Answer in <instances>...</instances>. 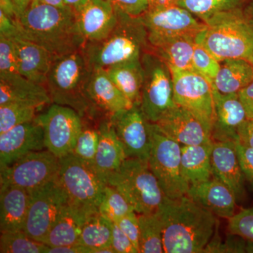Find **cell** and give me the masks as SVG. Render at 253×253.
I'll return each mask as SVG.
<instances>
[{"label":"cell","mask_w":253,"mask_h":253,"mask_svg":"<svg viewBox=\"0 0 253 253\" xmlns=\"http://www.w3.org/2000/svg\"><path fill=\"white\" fill-rule=\"evenodd\" d=\"M46 149L42 126L37 121L20 125L0 134V168L30 153Z\"/></svg>","instance_id":"cell-16"},{"label":"cell","mask_w":253,"mask_h":253,"mask_svg":"<svg viewBox=\"0 0 253 253\" xmlns=\"http://www.w3.org/2000/svg\"><path fill=\"white\" fill-rule=\"evenodd\" d=\"M14 22L18 35L44 47L54 59L83 49L86 42L70 6L59 7L32 0Z\"/></svg>","instance_id":"cell-2"},{"label":"cell","mask_w":253,"mask_h":253,"mask_svg":"<svg viewBox=\"0 0 253 253\" xmlns=\"http://www.w3.org/2000/svg\"><path fill=\"white\" fill-rule=\"evenodd\" d=\"M161 131L181 146L212 142V134L194 115L176 105L156 123Z\"/></svg>","instance_id":"cell-17"},{"label":"cell","mask_w":253,"mask_h":253,"mask_svg":"<svg viewBox=\"0 0 253 253\" xmlns=\"http://www.w3.org/2000/svg\"><path fill=\"white\" fill-rule=\"evenodd\" d=\"M171 73L175 104L194 115L212 134L214 120L212 85L195 71L172 70Z\"/></svg>","instance_id":"cell-11"},{"label":"cell","mask_w":253,"mask_h":253,"mask_svg":"<svg viewBox=\"0 0 253 253\" xmlns=\"http://www.w3.org/2000/svg\"><path fill=\"white\" fill-rule=\"evenodd\" d=\"M245 0H179L177 6L184 8L206 23L224 11L241 8Z\"/></svg>","instance_id":"cell-34"},{"label":"cell","mask_w":253,"mask_h":253,"mask_svg":"<svg viewBox=\"0 0 253 253\" xmlns=\"http://www.w3.org/2000/svg\"><path fill=\"white\" fill-rule=\"evenodd\" d=\"M195 45V38L181 37L164 40L151 46L150 49L159 56L171 71H195L192 64Z\"/></svg>","instance_id":"cell-29"},{"label":"cell","mask_w":253,"mask_h":253,"mask_svg":"<svg viewBox=\"0 0 253 253\" xmlns=\"http://www.w3.org/2000/svg\"><path fill=\"white\" fill-rule=\"evenodd\" d=\"M111 246L116 253H139L130 239L116 222H113Z\"/></svg>","instance_id":"cell-46"},{"label":"cell","mask_w":253,"mask_h":253,"mask_svg":"<svg viewBox=\"0 0 253 253\" xmlns=\"http://www.w3.org/2000/svg\"><path fill=\"white\" fill-rule=\"evenodd\" d=\"M206 28L196 38L219 61L249 60L253 54V31L241 8L224 11L206 23Z\"/></svg>","instance_id":"cell-5"},{"label":"cell","mask_w":253,"mask_h":253,"mask_svg":"<svg viewBox=\"0 0 253 253\" xmlns=\"http://www.w3.org/2000/svg\"><path fill=\"white\" fill-rule=\"evenodd\" d=\"M133 211L134 210L122 194L112 186H106L99 207V212L101 215L115 222Z\"/></svg>","instance_id":"cell-38"},{"label":"cell","mask_w":253,"mask_h":253,"mask_svg":"<svg viewBox=\"0 0 253 253\" xmlns=\"http://www.w3.org/2000/svg\"><path fill=\"white\" fill-rule=\"evenodd\" d=\"M194 71L206 78L211 85L221 68V62L201 43L196 42L195 45L192 60Z\"/></svg>","instance_id":"cell-39"},{"label":"cell","mask_w":253,"mask_h":253,"mask_svg":"<svg viewBox=\"0 0 253 253\" xmlns=\"http://www.w3.org/2000/svg\"><path fill=\"white\" fill-rule=\"evenodd\" d=\"M236 150L245 179L253 186V148L236 141Z\"/></svg>","instance_id":"cell-44"},{"label":"cell","mask_w":253,"mask_h":253,"mask_svg":"<svg viewBox=\"0 0 253 253\" xmlns=\"http://www.w3.org/2000/svg\"><path fill=\"white\" fill-rule=\"evenodd\" d=\"M19 73L16 48L11 38L0 35V77Z\"/></svg>","instance_id":"cell-40"},{"label":"cell","mask_w":253,"mask_h":253,"mask_svg":"<svg viewBox=\"0 0 253 253\" xmlns=\"http://www.w3.org/2000/svg\"><path fill=\"white\" fill-rule=\"evenodd\" d=\"M248 61H249L250 63H251V64H252V66H253V54L252 55V56H251V57L249 58V59L248 60Z\"/></svg>","instance_id":"cell-58"},{"label":"cell","mask_w":253,"mask_h":253,"mask_svg":"<svg viewBox=\"0 0 253 253\" xmlns=\"http://www.w3.org/2000/svg\"><path fill=\"white\" fill-rule=\"evenodd\" d=\"M237 141L253 148V119L246 120L240 126Z\"/></svg>","instance_id":"cell-48"},{"label":"cell","mask_w":253,"mask_h":253,"mask_svg":"<svg viewBox=\"0 0 253 253\" xmlns=\"http://www.w3.org/2000/svg\"><path fill=\"white\" fill-rule=\"evenodd\" d=\"M246 253H253V240H246Z\"/></svg>","instance_id":"cell-57"},{"label":"cell","mask_w":253,"mask_h":253,"mask_svg":"<svg viewBox=\"0 0 253 253\" xmlns=\"http://www.w3.org/2000/svg\"><path fill=\"white\" fill-rule=\"evenodd\" d=\"M179 0H148L149 11L165 9L176 6Z\"/></svg>","instance_id":"cell-51"},{"label":"cell","mask_w":253,"mask_h":253,"mask_svg":"<svg viewBox=\"0 0 253 253\" xmlns=\"http://www.w3.org/2000/svg\"><path fill=\"white\" fill-rule=\"evenodd\" d=\"M217 226L204 253H246V240L236 234H231L222 242L217 237Z\"/></svg>","instance_id":"cell-41"},{"label":"cell","mask_w":253,"mask_h":253,"mask_svg":"<svg viewBox=\"0 0 253 253\" xmlns=\"http://www.w3.org/2000/svg\"><path fill=\"white\" fill-rule=\"evenodd\" d=\"M116 10L117 23L109 36L101 41L86 42L82 49L92 71L141 59L143 53L151 49L141 16H131Z\"/></svg>","instance_id":"cell-3"},{"label":"cell","mask_w":253,"mask_h":253,"mask_svg":"<svg viewBox=\"0 0 253 253\" xmlns=\"http://www.w3.org/2000/svg\"><path fill=\"white\" fill-rule=\"evenodd\" d=\"M30 204L23 231L32 239L43 243L69 199L59 179L29 191Z\"/></svg>","instance_id":"cell-10"},{"label":"cell","mask_w":253,"mask_h":253,"mask_svg":"<svg viewBox=\"0 0 253 253\" xmlns=\"http://www.w3.org/2000/svg\"><path fill=\"white\" fill-rule=\"evenodd\" d=\"M38 108L31 105L9 103L0 106V134L36 119Z\"/></svg>","instance_id":"cell-37"},{"label":"cell","mask_w":253,"mask_h":253,"mask_svg":"<svg viewBox=\"0 0 253 253\" xmlns=\"http://www.w3.org/2000/svg\"><path fill=\"white\" fill-rule=\"evenodd\" d=\"M212 142L181 146V168L183 177L189 186L212 177L211 153Z\"/></svg>","instance_id":"cell-28"},{"label":"cell","mask_w":253,"mask_h":253,"mask_svg":"<svg viewBox=\"0 0 253 253\" xmlns=\"http://www.w3.org/2000/svg\"><path fill=\"white\" fill-rule=\"evenodd\" d=\"M144 71L139 107L146 121L156 123L176 106L172 73L166 63L151 49L141 56Z\"/></svg>","instance_id":"cell-8"},{"label":"cell","mask_w":253,"mask_h":253,"mask_svg":"<svg viewBox=\"0 0 253 253\" xmlns=\"http://www.w3.org/2000/svg\"><path fill=\"white\" fill-rule=\"evenodd\" d=\"M109 121L122 143L126 158L149 161L151 141L148 121L139 105L134 104L109 116Z\"/></svg>","instance_id":"cell-15"},{"label":"cell","mask_w":253,"mask_h":253,"mask_svg":"<svg viewBox=\"0 0 253 253\" xmlns=\"http://www.w3.org/2000/svg\"><path fill=\"white\" fill-rule=\"evenodd\" d=\"M59 179L70 204L90 214L99 212L107 184L94 168L70 154L60 158Z\"/></svg>","instance_id":"cell-9"},{"label":"cell","mask_w":253,"mask_h":253,"mask_svg":"<svg viewBox=\"0 0 253 253\" xmlns=\"http://www.w3.org/2000/svg\"><path fill=\"white\" fill-rule=\"evenodd\" d=\"M187 196L217 217L229 219L235 214L238 201L235 194L216 176L190 186Z\"/></svg>","instance_id":"cell-20"},{"label":"cell","mask_w":253,"mask_h":253,"mask_svg":"<svg viewBox=\"0 0 253 253\" xmlns=\"http://www.w3.org/2000/svg\"><path fill=\"white\" fill-rule=\"evenodd\" d=\"M248 119H253V80L238 93Z\"/></svg>","instance_id":"cell-47"},{"label":"cell","mask_w":253,"mask_h":253,"mask_svg":"<svg viewBox=\"0 0 253 253\" xmlns=\"http://www.w3.org/2000/svg\"><path fill=\"white\" fill-rule=\"evenodd\" d=\"M244 14L246 21L253 31V0H251L244 10Z\"/></svg>","instance_id":"cell-54"},{"label":"cell","mask_w":253,"mask_h":253,"mask_svg":"<svg viewBox=\"0 0 253 253\" xmlns=\"http://www.w3.org/2000/svg\"><path fill=\"white\" fill-rule=\"evenodd\" d=\"M228 220V228L231 234L253 241V206L241 210Z\"/></svg>","instance_id":"cell-42"},{"label":"cell","mask_w":253,"mask_h":253,"mask_svg":"<svg viewBox=\"0 0 253 253\" xmlns=\"http://www.w3.org/2000/svg\"><path fill=\"white\" fill-rule=\"evenodd\" d=\"M106 184L122 194L138 214L157 212L166 197L149 163L135 158H126L107 176Z\"/></svg>","instance_id":"cell-6"},{"label":"cell","mask_w":253,"mask_h":253,"mask_svg":"<svg viewBox=\"0 0 253 253\" xmlns=\"http://www.w3.org/2000/svg\"><path fill=\"white\" fill-rule=\"evenodd\" d=\"M104 71L133 104H140L141 88L144 81V71L141 59L118 63Z\"/></svg>","instance_id":"cell-30"},{"label":"cell","mask_w":253,"mask_h":253,"mask_svg":"<svg viewBox=\"0 0 253 253\" xmlns=\"http://www.w3.org/2000/svg\"><path fill=\"white\" fill-rule=\"evenodd\" d=\"M87 0H64L65 4L73 10H76L84 4Z\"/></svg>","instance_id":"cell-55"},{"label":"cell","mask_w":253,"mask_h":253,"mask_svg":"<svg viewBox=\"0 0 253 253\" xmlns=\"http://www.w3.org/2000/svg\"><path fill=\"white\" fill-rule=\"evenodd\" d=\"M99 139L98 126H90L86 123V119H83V127L71 154L94 168Z\"/></svg>","instance_id":"cell-36"},{"label":"cell","mask_w":253,"mask_h":253,"mask_svg":"<svg viewBox=\"0 0 253 253\" xmlns=\"http://www.w3.org/2000/svg\"><path fill=\"white\" fill-rule=\"evenodd\" d=\"M42 126L46 149L59 158L71 154L83 126V119L75 110L51 104L36 117Z\"/></svg>","instance_id":"cell-14"},{"label":"cell","mask_w":253,"mask_h":253,"mask_svg":"<svg viewBox=\"0 0 253 253\" xmlns=\"http://www.w3.org/2000/svg\"><path fill=\"white\" fill-rule=\"evenodd\" d=\"M151 146L149 166L165 196L178 199L187 195L189 186L181 168V145L165 134L156 123L148 121Z\"/></svg>","instance_id":"cell-7"},{"label":"cell","mask_w":253,"mask_h":253,"mask_svg":"<svg viewBox=\"0 0 253 253\" xmlns=\"http://www.w3.org/2000/svg\"><path fill=\"white\" fill-rule=\"evenodd\" d=\"M98 129L99 139L94 168L106 182L107 176L121 167L126 156L109 118L100 121Z\"/></svg>","instance_id":"cell-26"},{"label":"cell","mask_w":253,"mask_h":253,"mask_svg":"<svg viewBox=\"0 0 253 253\" xmlns=\"http://www.w3.org/2000/svg\"><path fill=\"white\" fill-rule=\"evenodd\" d=\"M9 103L31 105L40 109L51 104L46 86L20 73L0 77V106Z\"/></svg>","instance_id":"cell-24"},{"label":"cell","mask_w":253,"mask_h":253,"mask_svg":"<svg viewBox=\"0 0 253 253\" xmlns=\"http://www.w3.org/2000/svg\"><path fill=\"white\" fill-rule=\"evenodd\" d=\"M113 222L99 212L89 216L82 227L79 244L87 248L90 253L96 250L111 246Z\"/></svg>","instance_id":"cell-32"},{"label":"cell","mask_w":253,"mask_h":253,"mask_svg":"<svg viewBox=\"0 0 253 253\" xmlns=\"http://www.w3.org/2000/svg\"><path fill=\"white\" fill-rule=\"evenodd\" d=\"M87 94L96 112L105 113L109 117L134 106L102 69L91 73Z\"/></svg>","instance_id":"cell-22"},{"label":"cell","mask_w":253,"mask_h":253,"mask_svg":"<svg viewBox=\"0 0 253 253\" xmlns=\"http://www.w3.org/2000/svg\"><path fill=\"white\" fill-rule=\"evenodd\" d=\"M49 246L32 239L23 231L1 233V253H47Z\"/></svg>","instance_id":"cell-35"},{"label":"cell","mask_w":253,"mask_h":253,"mask_svg":"<svg viewBox=\"0 0 253 253\" xmlns=\"http://www.w3.org/2000/svg\"><path fill=\"white\" fill-rule=\"evenodd\" d=\"M133 211L126 215L120 218L115 221L121 230L128 236L139 253V236H140V227H139V214Z\"/></svg>","instance_id":"cell-43"},{"label":"cell","mask_w":253,"mask_h":253,"mask_svg":"<svg viewBox=\"0 0 253 253\" xmlns=\"http://www.w3.org/2000/svg\"><path fill=\"white\" fill-rule=\"evenodd\" d=\"M60 158L47 149L26 155L0 168V184H11L28 191L44 185L59 175Z\"/></svg>","instance_id":"cell-13"},{"label":"cell","mask_w":253,"mask_h":253,"mask_svg":"<svg viewBox=\"0 0 253 253\" xmlns=\"http://www.w3.org/2000/svg\"><path fill=\"white\" fill-rule=\"evenodd\" d=\"M18 34V29L13 20L0 10V35L13 38Z\"/></svg>","instance_id":"cell-49"},{"label":"cell","mask_w":253,"mask_h":253,"mask_svg":"<svg viewBox=\"0 0 253 253\" xmlns=\"http://www.w3.org/2000/svg\"><path fill=\"white\" fill-rule=\"evenodd\" d=\"M37 1L45 3V4L53 5V6H59V7L68 6L65 4L64 0H37Z\"/></svg>","instance_id":"cell-56"},{"label":"cell","mask_w":253,"mask_h":253,"mask_svg":"<svg viewBox=\"0 0 253 253\" xmlns=\"http://www.w3.org/2000/svg\"><path fill=\"white\" fill-rule=\"evenodd\" d=\"M211 164L213 176L222 181L239 201L244 195V179L234 141H213Z\"/></svg>","instance_id":"cell-23"},{"label":"cell","mask_w":253,"mask_h":253,"mask_svg":"<svg viewBox=\"0 0 253 253\" xmlns=\"http://www.w3.org/2000/svg\"><path fill=\"white\" fill-rule=\"evenodd\" d=\"M16 48L18 71L23 76L45 86L54 57L39 44L20 35L11 38Z\"/></svg>","instance_id":"cell-21"},{"label":"cell","mask_w":253,"mask_h":253,"mask_svg":"<svg viewBox=\"0 0 253 253\" xmlns=\"http://www.w3.org/2000/svg\"><path fill=\"white\" fill-rule=\"evenodd\" d=\"M212 93L214 105L212 140L236 142L240 126L248 119L239 95L221 94L214 88Z\"/></svg>","instance_id":"cell-19"},{"label":"cell","mask_w":253,"mask_h":253,"mask_svg":"<svg viewBox=\"0 0 253 253\" xmlns=\"http://www.w3.org/2000/svg\"><path fill=\"white\" fill-rule=\"evenodd\" d=\"M92 71L82 49L55 59L45 84L51 104L71 108L83 119H93L96 112L87 94Z\"/></svg>","instance_id":"cell-4"},{"label":"cell","mask_w":253,"mask_h":253,"mask_svg":"<svg viewBox=\"0 0 253 253\" xmlns=\"http://www.w3.org/2000/svg\"><path fill=\"white\" fill-rule=\"evenodd\" d=\"M91 214L69 203L58 216L43 244L49 247L79 244L82 227Z\"/></svg>","instance_id":"cell-27"},{"label":"cell","mask_w":253,"mask_h":253,"mask_svg":"<svg viewBox=\"0 0 253 253\" xmlns=\"http://www.w3.org/2000/svg\"><path fill=\"white\" fill-rule=\"evenodd\" d=\"M28 190L11 184H0V231H23L28 208Z\"/></svg>","instance_id":"cell-25"},{"label":"cell","mask_w":253,"mask_h":253,"mask_svg":"<svg viewBox=\"0 0 253 253\" xmlns=\"http://www.w3.org/2000/svg\"><path fill=\"white\" fill-rule=\"evenodd\" d=\"M253 80V66L243 59H227L221 62V68L214 79L212 88L221 94H238Z\"/></svg>","instance_id":"cell-31"},{"label":"cell","mask_w":253,"mask_h":253,"mask_svg":"<svg viewBox=\"0 0 253 253\" xmlns=\"http://www.w3.org/2000/svg\"><path fill=\"white\" fill-rule=\"evenodd\" d=\"M47 253H90V251L81 244H77L73 246L49 247Z\"/></svg>","instance_id":"cell-50"},{"label":"cell","mask_w":253,"mask_h":253,"mask_svg":"<svg viewBox=\"0 0 253 253\" xmlns=\"http://www.w3.org/2000/svg\"><path fill=\"white\" fill-rule=\"evenodd\" d=\"M139 253H163V224L158 211L139 214Z\"/></svg>","instance_id":"cell-33"},{"label":"cell","mask_w":253,"mask_h":253,"mask_svg":"<svg viewBox=\"0 0 253 253\" xmlns=\"http://www.w3.org/2000/svg\"><path fill=\"white\" fill-rule=\"evenodd\" d=\"M0 10L14 21L16 18V11L13 0H0Z\"/></svg>","instance_id":"cell-52"},{"label":"cell","mask_w":253,"mask_h":253,"mask_svg":"<svg viewBox=\"0 0 253 253\" xmlns=\"http://www.w3.org/2000/svg\"><path fill=\"white\" fill-rule=\"evenodd\" d=\"M13 1H14L15 11H16V18H15L16 20L21 16L25 10L27 9L32 0H13Z\"/></svg>","instance_id":"cell-53"},{"label":"cell","mask_w":253,"mask_h":253,"mask_svg":"<svg viewBox=\"0 0 253 253\" xmlns=\"http://www.w3.org/2000/svg\"><path fill=\"white\" fill-rule=\"evenodd\" d=\"M115 9L131 16H140L149 9L148 0H106Z\"/></svg>","instance_id":"cell-45"},{"label":"cell","mask_w":253,"mask_h":253,"mask_svg":"<svg viewBox=\"0 0 253 253\" xmlns=\"http://www.w3.org/2000/svg\"><path fill=\"white\" fill-rule=\"evenodd\" d=\"M74 11L78 29L86 42L104 39L117 23V10L106 0H87Z\"/></svg>","instance_id":"cell-18"},{"label":"cell","mask_w":253,"mask_h":253,"mask_svg":"<svg viewBox=\"0 0 253 253\" xmlns=\"http://www.w3.org/2000/svg\"><path fill=\"white\" fill-rule=\"evenodd\" d=\"M166 253H202L217 226V216L186 196H166L158 211Z\"/></svg>","instance_id":"cell-1"},{"label":"cell","mask_w":253,"mask_h":253,"mask_svg":"<svg viewBox=\"0 0 253 253\" xmlns=\"http://www.w3.org/2000/svg\"><path fill=\"white\" fill-rule=\"evenodd\" d=\"M141 18L151 46L170 38L189 37L196 39L206 28V23L177 5L162 9L148 10Z\"/></svg>","instance_id":"cell-12"}]
</instances>
